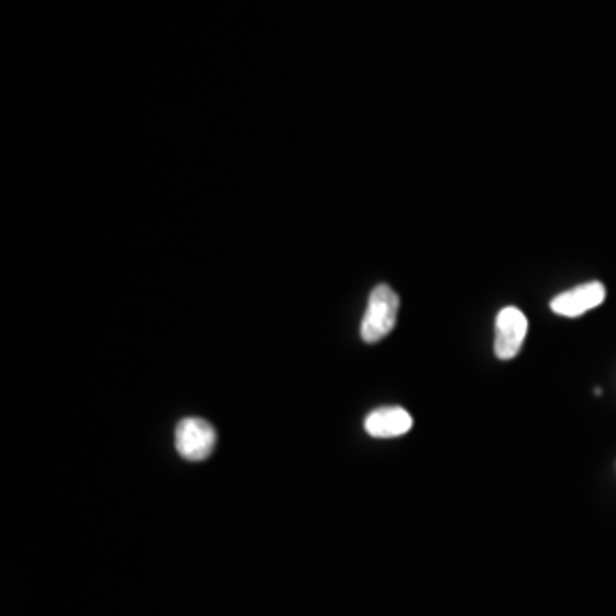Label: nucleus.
<instances>
[{
    "label": "nucleus",
    "mask_w": 616,
    "mask_h": 616,
    "mask_svg": "<svg viewBox=\"0 0 616 616\" xmlns=\"http://www.w3.org/2000/svg\"><path fill=\"white\" fill-rule=\"evenodd\" d=\"M398 309H400V298L398 292L390 286L382 283L373 292H370V302L361 323V338L365 342H379L386 338L398 323Z\"/></svg>",
    "instance_id": "nucleus-1"
},
{
    "label": "nucleus",
    "mask_w": 616,
    "mask_h": 616,
    "mask_svg": "<svg viewBox=\"0 0 616 616\" xmlns=\"http://www.w3.org/2000/svg\"><path fill=\"white\" fill-rule=\"evenodd\" d=\"M217 434L202 418H183L177 427V450L185 461H204L213 455Z\"/></svg>",
    "instance_id": "nucleus-2"
},
{
    "label": "nucleus",
    "mask_w": 616,
    "mask_h": 616,
    "mask_svg": "<svg viewBox=\"0 0 616 616\" xmlns=\"http://www.w3.org/2000/svg\"><path fill=\"white\" fill-rule=\"evenodd\" d=\"M528 336V317L521 309L507 306L496 317V357L503 361L521 352Z\"/></svg>",
    "instance_id": "nucleus-3"
},
{
    "label": "nucleus",
    "mask_w": 616,
    "mask_h": 616,
    "mask_svg": "<svg viewBox=\"0 0 616 616\" xmlns=\"http://www.w3.org/2000/svg\"><path fill=\"white\" fill-rule=\"evenodd\" d=\"M605 302V286L601 281H589L578 288L566 290L551 302V309L564 317H580L587 311Z\"/></svg>",
    "instance_id": "nucleus-4"
},
{
    "label": "nucleus",
    "mask_w": 616,
    "mask_h": 616,
    "mask_svg": "<svg viewBox=\"0 0 616 616\" xmlns=\"http://www.w3.org/2000/svg\"><path fill=\"white\" fill-rule=\"evenodd\" d=\"M413 427V418L402 407H382L365 418V432L375 438L404 436Z\"/></svg>",
    "instance_id": "nucleus-5"
}]
</instances>
